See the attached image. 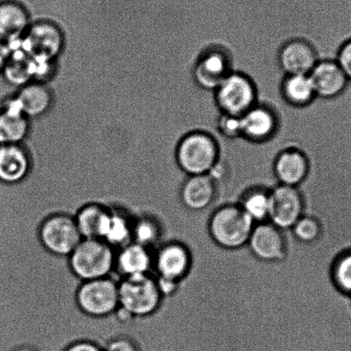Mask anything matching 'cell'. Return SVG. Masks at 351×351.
Segmentation results:
<instances>
[{"label": "cell", "instance_id": "13", "mask_svg": "<svg viewBox=\"0 0 351 351\" xmlns=\"http://www.w3.org/2000/svg\"><path fill=\"white\" fill-rule=\"evenodd\" d=\"M192 267V254L180 241H165L154 252V274L156 277L182 284L189 275Z\"/></svg>", "mask_w": 351, "mask_h": 351}, {"label": "cell", "instance_id": "33", "mask_svg": "<svg viewBox=\"0 0 351 351\" xmlns=\"http://www.w3.org/2000/svg\"><path fill=\"white\" fill-rule=\"evenodd\" d=\"M208 176L213 179V182L217 184L218 187V192L221 186L225 185L228 182V180L231 178V169L228 162L223 161V159H220L216 165L211 169Z\"/></svg>", "mask_w": 351, "mask_h": 351}, {"label": "cell", "instance_id": "18", "mask_svg": "<svg viewBox=\"0 0 351 351\" xmlns=\"http://www.w3.org/2000/svg\"><path fill=\"white\" fill-rule=\"evenodd\" d=\"M154 252L132 241L116 251L114 271L120 278L154 274Z\"/></svg>", "mask_w": 351, "mask_h": 351}, {"label": "cell", "instance_id": "37", "mask_svg": "<svg viewBox=\"0 0 351 351\" xmlns=\"http://www.w3.org/2000/svg\"><path fill=\"white\" fill-rule=\"evenodd\" d=\"M13 351H38V350H37L36 349H35V348H34L32 346H22L19 348H16V349Z\"/></svg>", "mask_w": 351, "mask_h": 351}, {"label": "cell", "instance_id": "25", "mask_svg": "<svg viewBox=\"0 0 351 351\" xmlns=\"http://www.w3.org/2000/svg\"><path fill=\"white\" fill-rule=\"evenodd\" d=\"M271 189L264 185L251 186L238 199L237 204L255 224L269 220Z\"/></svg>", "mask_w": 351, "mask_h": 351}, {"label": "cell", "instance_id": "20", "mask_svg": "<svg viewBox=\"0 0 351 351\" xmlns=\"http://www.w3.org/2000/svg\"><path fill=\"white\" fill-rule=\"evenodd\" d=\"M32 169V159L22 145H5L0 149V182L16 185Z\"/></svg>", "mask_w": 351, "mask_h": 351}, {"label": "cell", "instance_id": "8", "mask_svg": "<svg viewBox=\"0 0 351 351\" xmlns=\"http://www.w3.org/2000/svg\"><path fill=\"white\" fill-rule=\"evenodd\" d=\"M234 69V58L227 47L213 43L204 47L193 66L194 84L201 90L214 91Z\"/></svg>", "mask_w": 351, "mask_h": 351}, {"label": "cell", "instance_id": "38", "mask_svg": "<svg viewBox=\"0 0 351 351\" xmlns=\"http://www.w3.org/2000/svg\"><path fill=\"white\" fill-rule=\"evenodd\" d=\"M5 143L4 141H3L2 138L0 137V149L3 147V146L5 145Z\"/></svg>", "mask_w": 351, "mask_h": 351}, {"label": "cell", "instance_id": "12", "mask_svg": "<svg viewBox=\"0 0 351 351\" xmlns=\"http://www.w3.org/2000/svg\"><path fill=\"white\" fill-rule=\"evenodd\" d=\"M304 213V199L300 187L279 184L271 187L268 221L282 230H289Z\"/></svg>", "mask_w": 351, "mask_h": 351}, {"label": "cell", "instance_id": "31", "mask_svg": "<svg viewBox=\"0 0 351 351\" xmlns=\"http://www.w3.org/2000/svg\"><path fill=\"white\" fill-rule=\"evenodd\" d=\"M216 128L221 137L230 141L241 138V122L239 116L219 114L216 121Z\"/></svg>", "mask_w": 351, "mask_h": 351}, {"label": "cell", "instance_id": "1", "mask_svg": "<svg viewBox=\"0 0 351 351\" xmlns=\"http://www.w3.org/2000/svg\"><path fill=\"white\" fill-rule=\"evenodd\" d=\"M175 158L186 176L208 175L221 158L219 142L209 132L190 131L176 145Z\"/></svg>", "mask_w": 351, "mask_h": 351}, {"label": "cell", "instance_id": "11", "mask_svg": "<svg viewBox=\"0 0 351 351\" xmlns=\"http://www.w3.org/2000/svg\"><path fill=\"white\" fill-rule=\"evenodd\" d=\"M246 247L253 257L263 263H280L287 257L285 232L270 221L255 224Z\"/></svg>", "mask_w": 351, "mask_h": 351}, {"label": "cell", "instance_id": "5", "mask_svg": "<svg viewBox=\"0 0 351 351\" xmlns=\"http://www.w3.org/2000/svg\"><path fill=\"white\" fill-rule=\"evenodd\" d=\"M215 105L221 114L241 117L258 100L256 83L250 75L234 70L213 91Z\"/></svg>", "mask_w": 351, "mask_h": 351}, {"label": "cell", "instance_id": "24", "mask_svg": "<svg viewBox=\"0 0 351 351\" xmlns=\"http://www.w3.org/2000/svg\"><path fill=\"white\" fill-rule=\"evenodd\" d=\"M279 93L285 104L293 108H308L317 99L309 75H285L279 85Z\"/></svg>", "mask_w": 351, "mask_h": 351}, {"label": "cell", "instance_id": "22", "mask_svg": "<svg viewBox=\"0 0 351 351\" xmlns=\"http://www.w3.org/2000/svg\"><path fill=\"white\" fill-rule=\"evenodd\" d=\"M110 206L98 202H90L78 208L73 215L83 239H104Z\"/></svg>", "mask_w": 351, "mask_h": 351}, {"label": "cell", "instance_id": "9", "mask_svg": "<svg viewBox=\"0 0 351 351\" xmlns=\"http://www.w3.org/2000/svg\"><path fill=\"white\" fill-rule=\"evenodd\" d=\"M64 37L59 23L36 20L21 40V49L33 60L56 61L62 53Z\"/></svg>", "mask_w": 351, "mask_h": 351}, {"label": "cell", "instance_id": "4", "mask_svg": "<svg viewBox=\"0 0 351 351\" xmlns=\"http://www.w3.org/2000/svg\"><path fill=\"white\" fill-rule=\"evenodd\" d=\"M115 253L104 241L83 239L67 257L68 268L81 282L111 277Z\"/></svg>", "mask_w": 351, "mask_h": 351}, {"label": "cell", "instance_id": "27", "mask_svg": "<svg viewBox=\"0 0 351 351\" xmlns=\"http://www.w3.org/2000/svg\"><path fill=\"white\" fill-rule=\"evenodd\" d=\"M165 225L158 217L142 214L134 217L132 226V241L134 243L155 251L165 243Z\"/></svg>", "mask_w": 351, "mask_h": 351}, {"label": "cell", "instance_id": "34", "mask_svg": "<svg viewBox=\"0 0 351 351\" xmlns=\"http://www.w3.org/2000/svg\"><path fill=\"white\" fill-rule=\"evenodd\" d=\"M335 60L348 80L351 81V38L340 46Z\"/></svg>", "mask_w": 351, "mask_h": 351}, {"label": "cell", "instance_id": "7", "mask_svg": "<svg viewBox=\"0 0 351 351\" xmlns=\"http://www.w3.org/2000/svg\"><path fill=\"white\" fill-rule=\"evenodd\" d=\"M38 239L47 253L59 258H66L83 240L73 215L53 213L40 223Z\"/></svg>", "mask_w": 351, "mask_h": 351}, {"label": "cell", "instance_id": "3", "mask_svg": "<svg viewBox=\"0 0 351 351\" xmlns=\"http://www.w3.org/2000/svg\"><path fill=\"white\" fill-rule=\"evenodd\" d=\"M120 308L132 319L148 318L162 308L165 298L158 288L155 274L132 276L120 278Z\"/></svg>", "mask_w": 351, "mask_h": 351}, {"label": "cell", "instance_id": "14", "mask_svg": "<svg viewBox=\"0 0 351 351\" xmlns=\"http://www.w3.org/2000/svg\"><path fill=\"white\" fill-rule=\"evenodd\" d=\"M311 171L308 155L296 146L282 149L272 162V175L279 185L301 187L308 182Z\"/></svg>", "mask_w": 351, "mask_h": 351}, {"label": "cell", "instance_id": "21", "mask_svg": "<svg viewBox=\"0 0 351 351\" xmlns=\"http://www.w3.org/2000/svg\"><path fill=\"white\" fill-rule=\"evenodd\" d=\"M29 13L19 3H0V40L8 44L19 42L32 25Z\"/></svg>", "mask_w": 351, "mask_h": 351}, {"label": "cell", "instance_id": "29", "mask_svg": "<svg viewBox=\"0 0 351 351\" xmlns=\"http://www.w3.org/2000/svg\"><path fill=\"white\" fill-rule=\"evenodd\" d=\"M288 231L289 236L296 243L303 246H312L322 239L323 230L322 224L315 217L303 215L294 226Z\"/></svg>", "mask_w": 351, "mask_h": 351}, {"label": "cell", "instance_id": "16", "mask_svg": "<svg viewBox=\"0 0 351 351\" xmlns=\"http://www.w3.org/2000/svg\"><path fill=\"white\" fill-rule=\"evenodd\" d=\"M218 187L208 175L186 176L179 189L178 197L186 209L194 213L210 210L217 203Z\"/></svg>", "mask_w": 351, "mask_h": 351}, {"label": "cell", "instance_id": "28", "mask_svg": "<svg viewBox=\"0 0 351 351\" xmlns=\"http://www.w3.org/2000/svg\"><path fill=\"white\" fill-rule=\"evenodd\" d=\"M1 76L8 84L19 88L33 82V61L21 47L12 50L11 59Z\"/></svg>", "mask_w": 351, "mask_h": 351}, {"label": "cell", "instance_id": "19", "mask_svg": "<svg viewBox=\"0 0 351 351\" xmlns=\"http://www.w3.org/2000/svg\"><path fill=\"white\" fill-rule=\"evenodd\" d=\"M29 119L23 114L14 97L0 106V137L6 145H22L29 134Z\"/></svg>", "mask_w": 351, "mask_h": 351}, {"label": "cell", "instance_id": "32", "mask_svg": "<svg viewBox=\"0 0 351 351\" xmlns=\"http://www.w3.org/2000/svg\"><path fill=\"white\" fill-rule=\"evenodd\" d=\"M104 351H141L134 339L130 337L118 336L112 337L104 348Z\"/></svg>", "mask_w": 351, "mask_h": 351}, {"label": "cell", "instance_id": "17", "mask_svg": "<svg viewBox=\"0 0 351 351\" xmlns=\"http://www.w3.org/2000/svg\"><path fill=\"white\" fill-rule=\"evenodd\" d=\"M309 77L315 88L317 99L332 100L346 91L349 80L335 60L319 59Z\"/></svg>", "mask_w": 351, "mask_h": 351}, {"label": "cell", "instance_id": "30", "mask_svg": "<svg viewBox=\"0 0 351 351\" xmlns=\"http://www.w3.org/2000/svg\"><path fill=\"white\" fill-rule=\"evenodd\" d=\"M330 278L337 291L351 295V251L337 255L330 267Z\"/></svg>", "mask_w": 351, "mask_h": 351}, {"label": "cell", "instance_id": "35", "mask_svg": "<svg viewBox=\"0 0 351 351\" xmlns=\"http://www.w3.org/2000/svg\"><path fill=\"white\" fill-rule=\"evenodd\" d=\"M63 351H104V348L94 341L80 339L68 344Z\"/></svg>", "mask_w": 351, "mask_h": 351}, {"label": "cell", "instance_id": "23", "mask_svg": "<svg viewBox=\"0 0 351 351\" xmlns=\"http://www.w3.org/2000/svg\"><path fill=\"white\" fill-rule=\"evenodd\" d=\"M23 114L30 120L38 118L49 112L52 107L53 97L47 84L32 82L20 88L14 95Z\"/></svg>", "mask_w": 351, "mask_h": 351}, {"label": "cell", "instance_id": "36", "mask_svg": "<svg viewBox=\"0 0 351 351\" xmlns=\"http://www.w3.org/2000/svg\"><path fill=\"white\" fill-rule=\"evenodd\" d=\"M12 49L8 43L0 40V75L4 71L5 68L11 59Z\"/></svg>", "mask_w": 351, "mask_h": 351}, {"label": "cell", "instance_id": "6", "mask_svg": "<svg viewBox=\"0 0 351 351\" xmlns=\"http://www.w3.org/2000/svg\"><path fill=\"white\" fill-rule=\"evenodd\" d=\"M75 302L84 315L104 319L120 308L118 280L108 277L81 282L75 293Z\"/></svg>", "mask_w": 351, "mask_h": 351}, {"label": "cell", "instance_id": "15", "mask_svg": "<svg viewBox=\"0 0 351 351\" xmlns=\"http://www.w3.org/2000/svg\"><path fill=\"white\" fill-rule=\"evenodd\" d=\"M278 64L285 75H309L319 60L318 51L302 37L285 40L278 51Z\"/></svg>", "mask_w": 351, "mask_h": 351}, {"label": "cell", "instance_id": "10", "mask_svg": "<svg viewBox=\"0 0 351 351\" xmlns=\"http://www.w3.org/2000/svg\"><path fill=\"white\" fill-rule=\"evenodd\" d=\"M241 138L254 145L274 141L280 132L282 119L278 109L258 101L241 117Z\"/></svg>", "mask_w": 351, "mask_h": 351}, {"label": "cell", "instance_id": "26", "mask_svg": "<svg viewBox=\"0 0 351 351\" xmlns=\"http://www.w3.org/2000/svg\"><path fill=\"white\" fill-rule=\"evenodd\" d=\"M134 217L123 208L110 207V213L106 227L104 239L115 251L132 241V226Z\"/></svg>", "mask_w": 351, "mask_h": 351}, {"label": "cell", "instance_id": "2", "mask_svg": "<svg viewBox=\"0 0 351 351\" xmlns=\"http://www.w3.org/2000/svg\"><path fill=\"white\" fill-rule=\"evenodd\" d=\"M255 223L239 204H224L210 211L207 230L217 246L238 250L247 246Z\"/></svg>", "mask_w": 351, "mask_h": 351}]
</instances>
